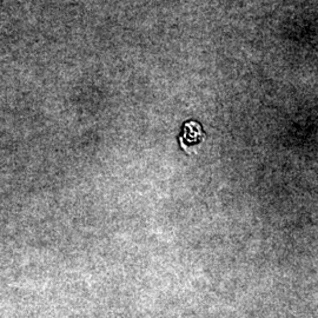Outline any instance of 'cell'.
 <instances>
[{
    "label": "cell",
    "instance_id": "6da1fadb",
    "mask_svg": "<svg viewBox=\"0 0 318 318\" xmlns=\"http://www.w3.org/2000/svg\"><path fill=\"white\" fill-rule=\"evenodd\" d=\"M204 138L202 127L196 122L186 123L184 126V134H183L182 141L183 143H189V144H194V143L202 142Z\"/></svg>",
    "mask_w": 318,
    "mask_h": 318
}]
</instances>
